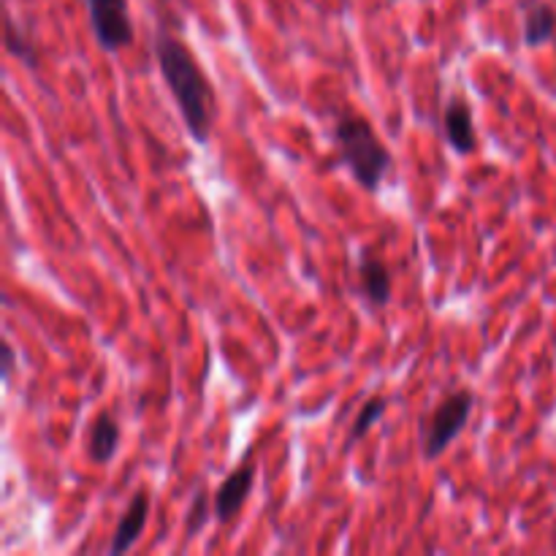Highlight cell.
Wrapping results in <instances>:
<instances>
[{"instance_id": "6da1fadb", "label": "cell", "mask_w": 556, "mask_h": 556, "mask_svg": "<svg viewBox=\"0 0 556 556\" xmlns=\"http://www.w3.org/2000/svg\"><path fill=\"white\" fill-rule=\"evenodd\" d=\"M153 52L158 60L161 76H164L166 87L172 90L174 104L185 120L187 134L198 144H206L212 139L214 112H217V95H214L209 76L204 74L201 63L195 60V55L187 49L185 44L166 30H161L155 35Z\"/></svg>"}, {"instance_id": "7a4b0ae2", "label": "cell", "mask_w": 556, "mask_h": 556, "mask_svg": "<svg viewBox=\"0 0 556 556\" xmlns=\"http://www.w3.org/2000/svg\"><path fill=\"white\" fill-rule=\"evenodd\" d=\"M332 139H334V147H337L343 164L348 166L351 177L364 190L377 193L382 180L388 177L391 166H393V155L380 142L370 120L353 109H343L334 117Z\"/></svg>"}, {"instance_id": "3957f363", "label": "cell", "mask_w": 556, "mask_h": 556, "mask_svg": "<svg viewBox=\"0 0 556 556\" xmlns=\"http://www.w3.org/2000/svg\"><path fill=\"white\" fill-rule=\"evenodd\" d=\"M475 410V393L470 388H456L453 393L442 396L440 404L429 412L421 426V448L426 459H437L445 448L464 432L470 415Z\"/></svg>"}, {"instance_id": "277c9868", "label": "cell", "mask_w": 556, "mask_h": 556, "mask_svg": "<svg viewBox=\"0 0 556 556\" xmlns=\"http://www.w3.org/2000/svg\"><path fill=\"white\" fill-rule=\"evenodd\" d=\"M90 30L104 52H123L134 44L136 30L128 11V0H84Z\"/></svg>"}, {"instance_id": "5b68a950", "label": "cell", "mask_w": 556, "mask_h": 556, "mask_svg": "<svg viewBox=\"0 0 556 556\" xmlns=\"http://www.w3.org/2000/svg\"><path fill=\"white\" fill-rule=\"evenodd\" d=\"M253 483H255V464L253 462H244L239 464L214 491L212 497V516L220 521V524H228L239 516V511L244 508L250 491H253Z\"/></svg>"}, {"instance_id": "8992f818", "label": "cell", "mask_w": 556, "mask_h": 556, "mask_svg": "<svg viewBox=\"0 0 556 556\" xmlns=\"http://www.w3.org/2000/svg\"><path fill=\"white\" fill-rule=\"evenodd\" d=\"M442 134L453 153L470 155L478 150V131L472 123V109L464 95H453L442 114Z\"/></svg>"}, {"instance_id": "52a82bcc", "label": "cell", "mask_w": 556, "mask_h": 556, "mask_svg": "<svg viewBox=\"0 0 556 556\" xmlns=\"http://www.w3.org/2000/svg\"><path fill=\"white\" fill-rule=\"evenodd\" d=\"M147 521H150V497L144 491H139V494H134V500L128 502L125 513L120 516V521L114 527V535H112V543H109V554L120 556L125 554V551H131V546L147 530Z\"/></svg>"}, {"instance_id": "ba28073f", "label": "cell", "mask_w": 556, "mask_h": 556, "mask_svg": "<svg viewBox=\"0 0 556 556\" xmlns=\"http://www.w3.org/2000/svg\"><path fill=\"white\" fill-rule=\"evenodd\" d=\"M120 440H123V432H120V423L117 418L104 410L93 418V423L87 426V442H84V451H87V459L98 467L109 464L120 448Z\"/></svg>"}, {"instance_id": "9c48e42d", "label": "cell", "mask_w": 556, "mask_h": 556, "mask_svg": "<svg viewBox=\"0 0 556 556\" xmlns=\"http://www.w3.org/2000/svg\"><path fill=\"white\" fill-rule=\"evenodd\" d=\"M359 288L372 307H385L391 302V269L372 250H364L359 258Z\"/></svg>"}, {"instance_id": "30bf717a", "label": "cell", "mask_w": 556, "mask_h": 556, "mask_svg": "<svg viewBox=\"0 0 556 556\" xmlns=\"http://www.w3.org/2000/svg\"><path fill=\"white\" fill-rule=\"evenodd\" d=\"M521 44L538 49L556 38V11L543 0H527L521 14Z\"/></svg>"}, {"instance_id": "8fae6325", "label": "cell", "mask_w": 556, "mask_h": 556, "mask_svg": "<svg viewBox=\"0 0 556 556\" xmlns=\"http://www.w3.org/2000/svg\"><path fill=\"white\" fill-rule=\"evenodd\" d=\"M385 410H388V399H385V396H370V399L359 407V415L353 418V423H351V429H348L345 445L353 448L356 442H362V440L370 434L372 426L385 415Z\"/></svg>"}, {"instance_id": "7c38bea8", "label": "cell", "mask_w": 556, "mask_h": 556, "mask_svg": "<svg viewBox=\"0 0 556 556\" xmlns=\"http://www.w3.org/2000/svg\"><path fill=\"white\" fill-rule=\"evenodd\" d=\"M5 52H8L11 57H16L19 63H25L27 68H33V71L41 65V52H38V46L33 44L30 35H25V33L14 25L11 16H5Z\"/></svg>"}, {"instance_id": "4fadbf2b", "label": "cell", "mask_w": 556, "mask_h": 556, "mask_svg": "<svg viewBox=\"0 0 556 556\" xmlns=\"http://www.w3.org/2000/svg\"><path fill=\"white\" fill-rule=\"evenodd\" d=\"M206 505H209L206 491H198L195 500H193V505H190V513H187V538L195 535V532H201V527H204V521H206Z\"/></svg>"}, {"instance_id": "5bb4252c", "label": "cell", "mask_w": 556, "mask_h": 556, "mask_svg": "<svg viewBox=\"0 0 556 556\" xmlns=\"http://www.w3.org/2000/svg\"><path fill=\"white\" fill-rule=\"evenodd\" d=\"M11 370H14V353H11V345L5 343V377H11Z\"/></svg>"}]
</instances>
